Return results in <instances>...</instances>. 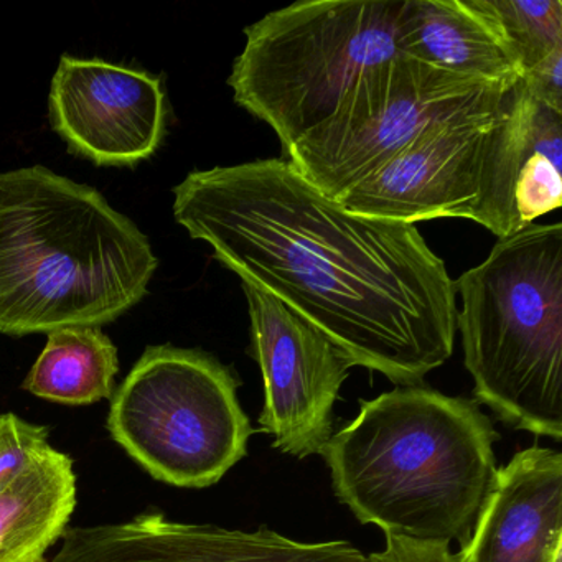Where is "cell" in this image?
I'll use <instances>...</instances> for the list:
<instances>
[{
  "instance_id": "6da1fadb",
  "label": "cell",
  "mask_w": 562,
  "mask_h": 562,
  "mask_svg": "<svg viewBox=\"0 0 562 562\" xmlns=\"http://www.w3.org/2000/svg\"><path fill=\"white\" fill-rule=\"evenodd\" d=\"M173 216L220 265L276 295L353 363L419 386L453 353L457 292L417 226L355 215L285 159L195 170Z\"/></svg>"
},
{
  "instance_id": "7a4b0ae2",
  "label": "cell",
  "mask_w": 562,
  "mask_h": 562,
  "mask_svg": "<svg viewBox=\"0 0 562 562\" xmlns=\"http://www.w3.org/2000/svg\"><path fill=\"white\" fill-rule=\"evenodd\" d=\"M496 439L475 401L400 386L361 401L322 457L361 525L462 546L495 480Z\"/></svg>"
},
{
  "instance_id": "3957f363",
  "label": "cell",
  "mask_w": 562,
  "mask_h": 562,
  "mask_svg": "<svg viewBox=\"0 0 562 562\" xmlns=\"http://www.w3.org/2000/svg\"><path fill=\"white\" fill-rule=\"evenodd\" d=\"M157 266L93 187L42 166L0 172V334L110 324L146 297Z\"/></svg>"
},
{
  "instance_id": "277c9868",
  "label": "cell",
  "mask_w": 562,
  "mask_h": 562,
  "mask_svg": "<svg viewBox=\"0 0 562 562\" xmlns=\"http://www.w3.org/2000/svg\"><path fill=\"white\" fill-rule=\"evenodd\" d=\"M457 330L476 404L502 423L562 439V225L498 239L463 272Z\"/></svg>"
},
{
  "instance_id": "5b68a950",
  "label": "cell",
  "mask_w": 562,
  "mask_h": 562,
  "mask_svg": "<svg viewBox=\"0 0 562 562\" xmlns=\"http://www.w3.org/2000/svg\"><path fill=\"white\" fill-rule=\"evenodd\" d=\"M404 0L299 2L245 29L228 78L235 103L268 124L284 154L334 116L371 68L400 57Z\"/></svg>"
},
{
  "instance_id": "8992f818",
  "label": "cell",
  "mask_w": 562,
  "mask_h": 562,
  "mask_svg": "<svg viewBox=\"0 0 562 562\" xmlns=\"http://www.w3.org/2000/svg\"><path fill=\"white\" fill-rule=\"evenodd\" d=\"M232 368L192 348H146L113 396L108 429L154 479L218 483L248 456L252 430Z\"/></svg>"
},
{
  "instance_id": "52a82bcc",
  "label": "cell",
  "mask_w": 562,
  "mask_h": 562,
  "mask_svg": "<svg viewBox=\"0 0 562 562\" xmlns=\"http://www.w3.org/2000/svg\"><path fill=\"white\" fill-rule=\"evenodd\" d=\"M508 90L401 54L368 70L334 116L295 143L285 160L338 202L427 130L453 117L493 113Z\"/></svg>"
},
{
  "instance_id": "ba28073f",
  "label": "cell",
  "mask_w": 562,
  "mask_h": 562,
  "mask_svg": "<svg viewBox=\"0 0 562 562\" xmlns=\"http://www.w3.org/2000/svg\"><path fill=\"white\" fill-rule=\"evenodd\" d=\"M241 285L251 321L249 355L265 383L259 430L284 456H322L334 436V406L353 363L276 295L251 282Z\"/></svg>"
},
{
  "instance_id": "9c48e42d",
  "label": "cell",
  "mask_w": 562,
  "mask_h": 562,
  "mask_svg": "<svg viewBox=\"0 0 562 562\" xmlns=\"http://www.w3.org/2000/svg\"><path fill=\"white\" fill-rule=\"evenodd\" d=\"M495 111L453 117L427 130L338 203L355 215L404 225L472 218Z\"/></svg>"
},
{
  "instance_id": "30bf717a",
  "label": "cell",
  "mask_w": 562,
  "mask_h": 562,
  "mask_svg": "<svg viewBox=\"0 0 562 562\" xmlns=\"http://www.w3.org/2000/svg\"><path fill=\"white\" fill-rule=\"evenodd\" d=\"M48 103L54 130L97 166L143 162L166 136V91L146 71L64 57Z\"/></svg>"
},
{
  "instance_id": "8fae6325",
  "label": "cell",
  "mask_w": 562,
  "mask_h": 562,
  "mask_svg": "<svg viewBox=\"0 0 562 562\" xmlns=\"http://www.w3.org/2000/svg\"><path fill=\"white\" fill-rule=\"evenodd\" d=\"M561 205L562 113L521 78L496 108L470 220L503 239Z\"/></svg>"
},
{
  "instance_id": "7c38bea8",
  "label": "cell",
  "mask_w": 562,
  "mask_h": 562,
  "mask_svg": "<svg viewBox=\"0 0 562 562\" xmlns=\"http://www.w3.org/2000/svg\"><path fill=\"white\" fill-rule=\"evenodd\" d=\"M460 562H562V453L519 450L496 469Z\"/></svg>"
},
{
  "instance_id": "4fadbf2b",
  "label": "cell",
  "mask_w": 562,
  "mask_h": 562,
  "mask_svg": "<svg viewBox=\"0 0 562 562\" xmlns=\"http://www.w3.org/2000/svg\"><path fill=\"white\" fill-rule=\"evenodd\" d=\"M400 52L446 74L512 88L521 61L485 0H404Z\"/></svg>"
},
{
  "instance_id": "5bb4252c",
  "label": "cell",
  "mask_w": 562,
  "mask_h": 562,
  "mask_svg": "<svg viewBox=\"0 0 562 562\" xmlns=\"http://www.w3.org/2000/svg\"><path fill=\"white\" fill-rule=\"evenodd\" d=\"M77 506L74 459L47 450L0 490V562H45L64 538Z\"/></svg>"
},
{
  "instance_id": "9a60e30c",
  "label": "cell",
  "mask_w": 562,
  "mask_h": 562,
  "mask_svg": "<svg viewBox=\"0 0 562 562\" xmlns=\"http://www.w3.org/2000/svg\"><path fill=\"white\" fill-rule=\"evenodd\" d=\"M47 335V345L22 384L25 391L67 406L113 396L120 358L100 327H67Z\"/></svg>"
},
{
  "instance_id": "2e32d148",
  "label": "cell",
  "mask_w": 562,
  "mask_h": 562,
  "mask_svg": "<svg viewBox=\"0 0 562 562\" xmlns=\"http://www.w3.org/2000/svg\"><path fill=\"white\" fill-rule=\"evenodd\" d=\"M512 42L522 77L562 52L561 0H485Z\"/></svg>"
},
{
  "instance_id": "e0dca14e",
  "label": "cell",
  "mask_w": 562,
  "mask_h": 562,
  "mask_svg": "<svg viewBox=\"0 0 562 562\" xmlns=\"http://www.w3.org/2000/svg\"><path fill=\"white\" fill-rule=\"evenodd\" d=\"M50 430L14 413L0 414V490L11 485L50 449Z\"/></svg>"
},
{
  "instance_id": "ac0fdd59",
  "label": "cell",
  "mask_w": 562,
  "mask_h": 562,
  "mask_svg": "<svg viewBox=\"0 0 562 562\" xmlns=\"http://www.w3.org/2000/svg\"><path fill=\"white\" fill-rule=\"evenodd\" d=\"M367 562H460L450 542L386 535V548L367 555Z\"/></svg>"
}]
</instances>
